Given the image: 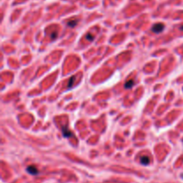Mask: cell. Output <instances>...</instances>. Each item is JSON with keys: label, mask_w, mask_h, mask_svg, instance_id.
<instances>
[{"label": "cell", "mask_w": 183, "mask_h": 183, "mask_svg": "<svg viewBox=\"0 0 183 183\" xmlns=\"http://www.w3.org/2000/svg\"><path fill=\"white\" fill-rule=\"evenodd\" d=\"M56 36H57V33H56V32H53V33H52V37H51V39H55L56 38Z\"/></svg>", "instance_id": "cell-9"}, {"label": "cell", "mask_w": 183, "mask_h": 183, "mask_svg": "<svg viewBox=\"0 0 183 183\" xmlns=\"http://www.w3.org/2000/svg\"><path fill=\"white\" fill-rule=\"evenodd\" d=\"M86 39H88V40H93V39H94V37H93V36H91V35H89V34H88V35L86 36Z\"/></svg>", "instance_id": "cell-8"}, {"label": "cell", "mask_w": 183, "mask_h": 183, "mask_svg": "<svg viewBox=\"0 0 183 183\" xmlns=\"http://www.w3.org/2000/svg\"><path fill=\"white\" fill-rule=\"evenodd\" d=\"M140 163L144 165H147L149 164V157L148 156H143L140 158Z\"/></svg>", "instance_id": "cell-5"}, {"label": "cell", "mask_w": 183, "mask_h": 183, "mask_svg": "<svg viewBox=\"0 0 183 183\" xmlns=\"http://www.w3.org/2000/svg\"><path fill=\"white\" fill-rule=\"evenodd\" d=\"M164 29V26L163 23H156L152 27V32L155 33H161Z\"/></svg>", "instance_id": "cell-1"}, {"label": "cell", "mask_w": 183, "mask_h": 183, "mask_svg": "<svg viewBox=\"0 0 183 183\" xmlns=\"http://www.w3.org/2000/svg\"><path fill=\"white\" fill-rule=\"evenodd\" d=\"M63 135H64V137H65V138H69V137H72V133L67 128L64 127V128H63Z\"/></svg>", "instance_id": "cell-3"}, {"label": "cell", "mask_w": 183, "mask_h": 183, "mask_svg": "<svg viewBox=\"0 0 183 183\" xmlns=\"http://www.w3.org/2000/svg\"><path fill=\"white\" fill-rule=\"evenodd\" d=\"M180 29H181V30H183V25H182V26L180 27Z\"/></svg>", "instance_id": "cell-10"}, {"label": "cell", "mask_w": 183, "mask_h": 183, "mask_svg": "<svg viewBox=\"0 0 183 183\" xmlns=\"http://www.w3.org/2000/svg\"><path fill=\"white\" fill-rule=\"evenodd\" d=\"M134 86V80H129L125 82L124 84V87L125 88H131L132 87Z\"/></svg>", "instance_id": "cell-4"}, {"label": "cell", "mask_w": 183, "mask_h": 183, "mask_svg": "<svg viewBox=\"0 0 183 183\" xmlns=\"http://www.w3.org/2000/svg\"><path fill=\"white\" fill-rule=\"evenodd\" d=\"M74 80H75V76H72L70 80H69V82H68V88H70L71 87H72L73 83H74Z\"/></svg>", "instance_id": "cell-6"}, {"label": "cell", "mask_w": 183, "mask_h": 183, "mask_svg": "<svg viewBox=\"0 0 183 183\" xmlns=\"http://www.w3.org/2000/svg\"><path fill=\"white\" fill-rule=\"evenodd\" d=\"M27 172H28L29 173H30L32 175H36V174L39 173V170H38L35 166H33V165L28 166V167H27Z\"/></svg>", "instance_id": "cell-2"}, {"label": "cell", "mask_w": 183, "mask_h": 183, "mask_svg": "<svg viewBox=\"0 0 183 183\" xmlns=\"http://www.w3.org/2000/svg\"><path fill=\"white\" fill-rule=\"evenodd\" d=\"M77 21L76 20H74V21H70L67 24H68V26L69 27H72V28H73V27H75V25L77 24Z\"/></svg>", "instance_id": "cell-7"}]
</instances>
